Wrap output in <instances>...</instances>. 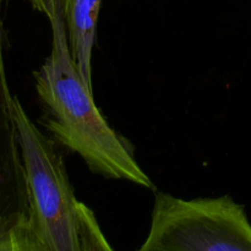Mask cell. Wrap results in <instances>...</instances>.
<instances>
[{"mask_svg":"<svg viewBox=\"0 0 251 251\" xmlns=\"http://www.w3.org/2000/svg\"><path fill=\"white\" fill-rule=\"evenodd\" d=\"M49 22L50 55L33 73L44 108L41 125L56 142L77 153L93 173L153 189L132 147L108 124L93 100V91L81 77L69 46L65 16Z\"/></svg>","mask_w":251,"mask_h":251,"instance_id":"6da1fadb","label":"cell"},{"mask_svg":"<svg viewBox=\"0 0 251 251\" xmlns=\"http://www.w3.org/2000/svg\"><path fill=\"white\" fill-rule=\"evenodd\" d=\"M10 112L28 190L29 225L39 251H112L93 211L75 196L55 140L38 129L16 96Z\"/></svg>","mask_w":251,"mask_h":251,"instance_id":"7a4b0ae2","label":"cell"},{"mask_svg":"<svg viewBox=\"0 0 251 251\" xmlns=\"http://www.w3.org/2000/svg\"><path fill=\"white\" fill-rule=\"evenodd\" d=\"M141 251H251V223L229 195L184 200L154 193Z\"/></svg>","mask_w":251,"mask_h":251,"instance_id":"3957f363","label":"cell"},{"mask_svg":"<svg viewBox=\"0 0 251 251\" xmlns=\"http://www.w3.org/2000/svg\"><path fill=\"white\" fill-rule=\"evenodd\" d=\"M12 95L0 76V217L29 220L25 168L10 112Z\"/></svg>","mask_w":251,"mask_h":251,"instance_id":"277c9868","label":"cell"},{"mask_svg":"<svg viewBox=\"0 0 251 251\" xmlns=\"http://www.w3.org/2000/svg\"><path fill=\"white\" fill-rule=\"evenodd\" d=\"M102 0H65L69 46L77 70L92 90V51Z\"/></svg>","mask_w":251,"mask_h":251,"instance_id":"5b68a950","label":"cell"},{"mask_svg":"<svg viewBox=\"0 0 251 251\" xmlns=\"http://www.w3.org/2000/svg\"><path fill=\"white\" fill-rule=\"evenodd\" d=\"M0 251H39L29 220L0 217Z\"/></svg>","mask_w":251,"mask_h":251,"instance_id":"8992f818","label":"cell"},{"mask_svg":"<svg viewBox=\"0 0 251 251\" xmlns=\"http://www.w3.org/2000/svg\"><path fill=\"white\" fill-rule=\"evenodd\" d=\"M28 1L33 9L46 15L49 21L58 16H65V0H28Z\"/></svg>","mask_w":251,"mask_h":251,"instance_id":"52a82bcc","label":"cell"},{"mask_svg":"<svg viewBox=\"0 0 251 251\" xmlns=\"http://www.w3.org/2000/svg\"><path fill=\"white\" fill-rule=\"evenodd\" d=\"M1 6L2 0H0V76L4 81H6V71H5V61H4V25H2V17H1Z\"/></svg>","mask_w":251,"mask_h":251,"instance_id":"ba28073f","label":"cell"}]
</instances>
